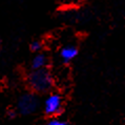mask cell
Here are the masks:
<instances>
[{
    "label": "cell",
    "mask_w": 125,
    "mask_h": 125,
    "mask_svg": "<svg viewBox=\"0 0 125 125\" xmlns=\"http://www.w3.org/2000/svg\"><path fill=\"white\" fill-rule=\"evenodd\" d=\"M27 83L35 93L43 94L51 91L54 85V78L46 68L32 71L27 76Z\"/></svg>",
    "instance_id": "1"
},
{
    "label": "cell",
    "mask_w": 125,
    "mask_h": 125,
    "mask_svg": "<svg viewBox=\"0 0 125 125\" xmlns=\"http://www.w3.org/2000/svg\"><path fill=\"white\" fill-rule=\"evenodd\" d=\"M39 107V99L32 93L23 94L17 101V110L23 116L34 114Z\"/></svg>",
    "instance_id": "2"
},
{
    "label": "cell",
    "mask_w": 125,
    "mask_h": 125,
    "mask_svg": "<svg viewBox=\"0 0 125 125\" xmlns=\"http://www.w3.org/2000/svg\"><path fill=\"white\" fill-rule=\"evenodd\" d=\"M44 112L47 116H57L62 112V98L59 94L53 93L44 101Z\"/></svg>",
    "instance_id": "3"
},
{
    "label": "cell",
    "mask_w": 125,
    "mask_h": 125,
    "mask_svg": "<svg viewBox=\"0 0 125 125\" xmlns=\"http://www.w3.org/2000/svg\"><path fill=\"white\" fill-rule=\"evenodd\" d=\"M77 55H78V50L74 45H66L62 47L60 51V57L64 63H68L72 60H74L77 57Z\"/></svg>",
    "instance_id": "4"
},
{
    "label": "cell",
    "mask_w": 125,
    "mask_h": 125,
    "mask_svg": "<svg viewBox=\"0 0 125 125\" xmlns=\"http://www.w3.org/2000/svg\"><path fill=\"white\" fill-rule=\"evenodd\" d=\"M47 64V58L44 54L38 53L36 56L33 58L32 62H31V67L32 71H37V69H42L45 68Z\"/></svg>",
    "instance_id": "5"
},
{
    "label": "cell",
    "mask_w": 125,
    "mask_h": 125,
    "mask_svg": "<svg viewBox=\"0 0 125 125\" xmlns=\"http://www.w3.org/2000/svg\"><path fill=\"white\" fill-rule=\"evenodd\" d=\"M30 48H31V51L34 52V53H39V52L42 50V43L40 42V41H33L32 43H31V45H30Z\"/></svg>",
    "instance_id": "6"
},
{
    "label": "cell",
    "mask_w": 125,
    "mask_h": 125,
    "mask_svg": "<svg viewBox=\"0 0 125 125\" xmlns=\"http://www.w3.org/2000/svg\"><path fill=\"white\" fill-rule=\"evenodd\" d=\"M46 125H71L66 121H62L60 119H52L47 122Z\"/></svg>",
    "instance_id": "7"
},
{
    "label": "cell",
    "mask_w": 125,
    "mask_h": 125,
    "mask_svg": "<svg viewBox=\"0 0 125 125\" xmlns=\"http://www.w3.org/2000/svg\"><path fill=\"white\" fill-rule=\"evenodd\" d=\"M8 116H9L10 118H14V117L16 116V112H15V110H9Z\"/></svg>",
    "instance_id": "8"
},
{
    "label": "cell",
    "mask_w": 125,
    "mask_h": 125,
    "mask_svg": "<svg viewBox=\"0 0 125 125\" xmlns=\"http://www.w3.org/2000/svg\"><path fill=\"white\" fill-rule=\"evenodd\" d=\"M1 47H2V42H1V39H0V51H1Z\"/></svg>",
    "instance_id": "9"
}]
</instances>
